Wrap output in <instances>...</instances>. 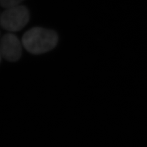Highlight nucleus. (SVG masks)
Returning <instances> with one entry per match:
<instances>
[{"label": "nucleus", "instance_id": "5", "mask_svg": "<svg viewBox=\"0 0 147 147\" xmlns=\"http://www.w3.org/2000/svg\"><path fill=\"white\" fill-rule=\"evenodd\" d=\"M1 58H2V57H1V53H0V62H1Z\"/></svg>", "mask_w": 147, "mask_h": 147}, {"label": "nucleus", "instance_id": "2", "mask_svg": "<svg viewBox=\"0 0 147 147\" xmlns=\"http://www.w3.org/2000/svg\"><path fill=\"white\" fill-rule=\"evenodd\" d=\"M29 20L28 9L21 4L5 8L0 14V25L10 33L21 30L26 26Z\"/></svg>", "mask_w": 147, "mask_h": 147}, {"label": "nucleus", "instance_id": "4", "mask_svg": "<svg viewBox=\"0 0 147 147\" xmlns=\"http://www.w3.org/2000/svg\"><path fill=\"white\" fill-rule=\"evenodd\" d=\"M24 0H0V5L4 8H10L21 5V2Z\"/></svg>", "mask_w": 147, "mask_h": 147}, {"label": "nucleus", "instance_id": "3", "mask_svg": "<svg viewBox=\"0 0 147 147\" xmlns=\"http://www.w3.org/2000/svg\"><path fill=\"white\" fill-rule=\"evenodd\" d=\"M23 44L12 33L5 34L0 40V53L2 58L10 62L17 61L21 59Z\"/></svg>", "mask_w": 147, "mask_h": 147}, {"label": "nucleus", "instance_id": "1", "mask_svg": "<svg viewBox=\"0 0 147 147\" xmlns=\"http://www.w3.org/2000/svg\"><path fill=\"white\" fill-rule=\"evenodd\" d=\"M23 48L33 55H41L53 50L58 43V36L51 29L36 27L29 29L22 38Z\"/></svg>", "mask_w": 147, "mask_h": 147}]
</instances>
